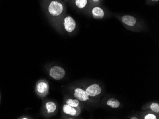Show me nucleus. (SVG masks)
<instances>
[{"instance_id": "f257e3e1", "label": "nucleus", "mask_w": 159, "mask_h": 119, "mask_svg": "<svg viewBox=\"0 0 159 119\" xmlns=\"http://www.w3.org/2000/svg\"><path fill=\"white\" fill-rule=\"evenodd\" d=\"M63 6L62 3L57 1H54L51 2L49 6V12L52 16H59L63 11Z\"/></svg>"}, {"instance_id": "f03ea898", "label": "nucleus", "mask_w": 159, "mask_h": 119, "mask_svg": "<svg viewBox=\"0 0 159 119\" xmlns=\"http://www.w3.org/2000/svg\"><path fill=\"white\" fill-rule=\"evenodd\" d=\"M49 75L51 77L57 80L62 79L65 76V71L62 67L54 66L51 68L49 71Z\"/></svg>"}, {"instance_id": "7ed1b4c3", "label": "nucleus", "mask_w": 159, "mask_h": 119, "mask_svg": "<svg viewBox=\"0 0 159 119\" xmlns=\"http://www.w3.org/2000/svg\"><path fill=\"white\" fill-rule=\"evenodd\" d=\"M85 91L89 96L95 97L101 93V88L99 85L94 83L88 86L86 89Z\"/></svg>"}, {"instance_id": "20e7f679", "label": "nucleus", "mask_w": 159, "mask_h": 119, "mask_svg": "<svg viewBox=\"0 0 159 119\" xmlns=\"http://www.w3.org/2000/svg\"><path fill=\"white\" fill-rule=\"evenodd\" d=\"M64 25L65 30L68 32H73L76 27V22L71 16H67L64 19Z\"/></svg>"}, {"instance_id": "39448f33", "label": "nucleus", "mask_w": 159, "mask_h": 119, "mask_svg": "<svg viewBox=\"0 0 159 119\" xmlns=\"http://www.w3.org/2000/svg\"><path fill=\"white\" fill-rule=\"evenodd\" d=\"M74 95L76 99L83 102H85L89 99V96L86 93L85 91L80 88L75 89Z\"/></svg>"}, {"instance_id": "423d86ee", "label": "nucleus", "mask_w": 159, "mask_h": 119, "mask_svg": "<svg viewBox=\"0 0 159 119\" xmlns=\"http://www.w3.org/2000/svg\"><path fill=\"white\" fill-rule=\"evenodd\" d=\"M122 20L123 23L129 26H134L137 22L136 19L134 17L128 15H124L122 17Z\"/></svg>"}, {"instance_id": "0eeeda50", "label": "nucleus", "mask_w": 159, "mask_h": 119, "mask_svg": "<svg viewBox=\"0 0 159 119\" xmlns=\"http://www.w3.org/2000/svg\"><path fill=\"white\" fill-rule=\"evenodd\" d=\"M62 110L64 113L70 116H75L77 115V110L75 107H73L68 105H64L63 106Z\"/></svg>"}, {"instance_id": "6e6552de", "label": "nucleus", "mask_w": 159, "mask_h": 119, "mask_svg": "<svg viewBox=\"0 0 159 119\" xmlns=\"http://www.w3.org/2000/svg\"><path fill=\"white\" fill-rule=\"evenodd\" d=\"M92 14L94 19H101L104 17V12L101 8L95 7L93 8Z\"/></svg>"}, {"instance_id": "1a4fd4ad", "label": "nucleus", "mask_w": 159, "mask_h": 119, "mask_svg": "<svg viewBox=\"0 0 159 119\" xmlns=\"http://www.w3.org/2000/svg\"><path fill=\"white\" fill-rule=\"evenodd\" d=\"M49 87L47 83L45 82L39 83L37 86V90L40 95H45L48 92Z\"/></svg>"}, {"instance_id": "9d476101", "label": "nucleus", "mask_w": 159, "mask_h": 119, "mask_svg": "<svg viewBox=\"0 0 159 119\" xmlns=\"http://www.w3.org/2000/svg\"><path fill=\"white\" fill-rule=\"evenodd\" d=\"M107 105L113 109H116L120 106V102L117 99L111 98L107 101Z\"/></svg>"}, {"instance_id": "9b49d317", "label": "nucleus", "mask_w": 159, "mask_h": 119, "mask_svg": "<svg viewBox=\"0 0 159 119\" xmlns=\"http://www.w3.org/2000/svg\"><path fill=\"white\" fill-rule=\"evenodd\" d=\"M45 107L47 110V113H53L56 109V105L54 102H47L45 105Z\"/></svg>"}, {"instance_id": "f8f14e48", "label": "nucleus", "mask_w": 159, "mask_h": 119, "mask_svg": "<svg viewBox=\"0 0 159 119\" xmlns=\"http://www.w3.org/2000/svg\"><path fill=\"white\" fill-rule=\"evenodd\" d=\"M66 104L73 107H77L79 105V102L77 99H68Z\"/></svg>"}, {"instance_id": "ddd939ff", "label": "nucleus", "mask_w": 159, "mask_h": 119, "mask_svg": "<svg viewBox=\"0 0 159 119\" xmlns=\"http://www.w3.org/2000/svg\"><path fill=\"white\" fill-rule=\"evenodd\" d=\"M87 3V0H75V5L80 9L85 7Z\"/></svg>"}, {"instance_id": "4468645a", "label": "nucleus", "mask_w": 159, "mask_h": 119, "mask_svg": "<svg viewBox=\"0 0 159 119\" xmlns=\"http://www.w3.org/2000/svg\"><path fill=\"white\" fill-rule=\"evenodd\" d=\"M150 108L152 111H153L156 113H159V103H153L150 105Z\"/></svg>"}, {"instance_id": "2eb2a0df", "label": "nucleus", "mask_w": 159, "mask_h": 119, "mask_svg": "<svg viewBox=\"0 0 159 119\" xmlns=\"http://www.w3.org/2000/svg\"><path fill=\"white\" fill-rule=\"evenodd\" d=\"M145 119H156L157 117L155 115L152 113H149L146 115V116L144 117Z\"/></svg>"}, {"instance_id": "dca6fc26", "label": "nucleus", "mask_w": 159, "mask_h": 119, "mask_svg": "<svg viewBox=\"0 0 159 119\" xmlns=\"http://www.w3.org/2000/svg\"><path fill=\"white\" fill-rule=\"evenodd\" d=\"M131 119H137V118L136 117H132L131 118Z\"/></svg>"}, {"instance_id": "f3484780", "label": "nucleus", "mask_w": 159, "mask_h": 119, "mask_svg": "<svg viewBox=\"0 0 159 119\" xmlns=\"http://www.w3.org/2000/svg\"><path fill=\"white\" fill-rule=\"evenodd\" d=\"M152 1H153V2H158L159 0H152Z\"/></svg>"}]
</instances>
